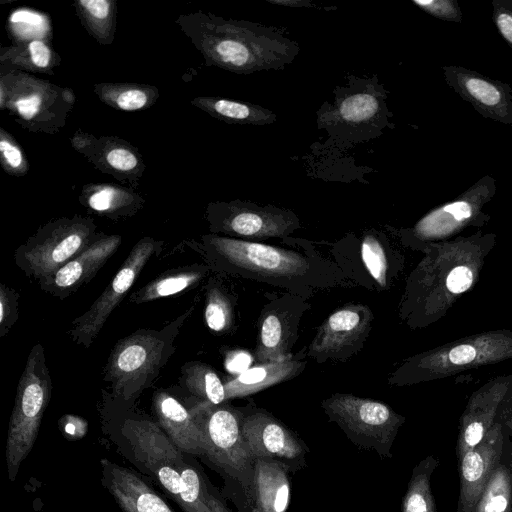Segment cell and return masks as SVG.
<instances>
[{"instance_id": "6da1fadb", "label": "cell", "mask_w": 512, "mask_h": 512, "mask_svg": "<svg viewBox=\"0 0 512 512\" xmlns=\"http://www.w3.org/2000/svg\"><path fill=\"white\" fill-rule=\"evenodd\" d=\"M495 233L477 230L468 236L421 245L424 256L406 279L398 306L400 319L413 330L435 324L480 279L496 245Z\"/></svg>"}, {"instance_id": "7a4b0ae2", "label": "cell", "mask_w": 512, "mask_h": 512, "mask_svg": "<svg viewBox=\"0 0 512 512\" xmlns=\"http://www.w3.org/2000/svg\"><path fill=\"white\" fill-rule=\"evenodd\" d=\"M300 250L216 234L198 244L212 270L276 286L309 300L317 292L355 285L343 270L318 251Z\"/></svg>"}, {"instance_id": "3957f363", "label": "cell", "mask_w": 512, "mask_h": 512, "mask_svg": "<svg viewBox=\"0 0 512 512\" xmlns=\"http://www.w3.org/2000/svg\"><path fill=\"white\" fill-rule=\"evenodd\" d=\"M176 22L207 64L236 73L279 68L298 50L280 34L255 24L226 21L202 12L181 15Z\"/></svg>"}, {"instance_id": "277c9868", "label": "cell", "mask_w": 512, "mask_h": 512, "mask_svg": "<svg viewBox=\"0 0 512 512\" xmlns=\"http://www.w3.org/2000/svg\"><path fill=\"white\" fill-rule=\"evenodd\" d=\"M509 359L512 330L482 331L407 357L389 375L388 384L401 387L441 380Z\"/></svg>"}, {"instance_id": "5b68a950", "label": "cell", "mask_w": 512, "mask_h": 512, "mask_svg": "<svg viewBox=\"0 0 512 512\" xmlns=\"http://www.w3.org/2000/svg\"><path fill=\"white\" fill-rule=\"evenodd\" d=\"M189 312L162 330H138L115 344L105 367V381L114 396L135 398L153 382L174 352L175 338Z\"/></svg>"}, {"instance_id": "8992f818", "label": "cell", "mask_w": 512, "mask_h": 512, "mask_svg": "<svg viewBox=\"0 0 512 512\" xmlns=\"http://www.w3.org/2000/svg\"><path fill=\"white\" fill-rule=\"evenodd\" d=\"M200 421L207 442L206 458L235 486L239 512H246L254 476V459L242 433V407L197 402L190 410Z\"/></svg>"}, {"instance_id": "52a82bcc", "label": "cell", "mask_w": 512, "mask_h": 512, "mask_svg": "<svg viewBox=\"0 0 512 512\" xmlns=\"http://www.w3.org/2000/svg\"><path fill=\"white\" fill-rule=\"evenodd\" d=\"M51 390L44 349L37 343L31 349L19 379L9 422L6 462L10 480L15 479L21 463L33 448Z\"/></svg>"}, {"instance_id": "ba28073f", "label": "cell", "mask_w": 512, "mask_h": 512, "mask_svg": "<svg viewBox=\"0 0 512 512\" xmlns=\"http://www.w3.org/2000/svg\"><path fill=\"white\" fill-rule=\"evenodd\" d=\"M101 235L92 218L62 217L40 227L16 249L14 260L26 276L41 283Z\"/></svg>"}, {"instance_id": "9c48e42d", "label": "cell", "mask_w": 512, "mask_h": 512, "mask_svg": "<svg viewBox=\"0 0 512 512\" xmlns=\"http://www.w3.org/2000/svg\"><path fill=\"white\" fill-rule=\"evenodd\" d=\"M74 104L73 92L19 70L2 72L0 107L24 129L54 133L65 124Z\"/></svg>"}, {"instance_id": "30bf717a", "label": "cell", "mask_w": 512, "mask_h": 512, "mask_svg": "<svg viewBox=\"0 0 512 512\" xmlns=\"http://www.w3.org/2000/svg\"><path fill=\"white\" fill-rule=\"evenodd\" d=\"M330 421L336 423L357 447L392 457V446L405 417L389 405L350 393H334L321 401Z\"/></svg>"}, {"instance_id": "8fae6325", "label": "cell", "mask_w": 512, "mask_h": 512, "mask_svg": "<svg viewBox=\"0 0 512 512\" xmlns=\"http://www.w3.org/2000/svg\"><path fill=\"white\" fill-rule=\"evenodd\" d=\"M496 180L485 175L454 200L437 206L411 228L402 229L401 243L416 251L421 245L454 239L470 227H482L490 220L484 206L496 194Z\"/></svg>"}, {"instance_id": "7c38bea8", "label": "cell", "mask_w": 512, "mask_h": 512, "mask_svg": "<svg viewBox=\"0 0 512 512\" xmlns=\"http://www.w3.org/2000/svg\"><path fill=\"white\" fill-rule=\"evenodd\" d=\"M206 217L211 234L255 242L284 239L300 227L292 211L241 201L210 203Z\"/></svg>"}, {"instance_id": "4fadbf2b", "label": "cell", "mask_w": 512, "mask_h": 512, "mask_svg": "<svg viewBox=\"0 0 512 512\" xmlns=\"http://www.w3.org/2000/svg\"><path fill=\"white\" fill-rule=\"evenodd\" d=\"M358 252L344 244H334L331 255L343 272L358 263L348 274L355 284L378 292L389 290L404 269L405 258L388 238L376 230L366 231L358 240Z\"/></svg>"}, {"instance_id": "5bb4252c", "label": "cell", "mask_w": 512, "mask_h": 512, "mask_svg": "<svg viewBox=\"0 0 512 512\" xmlns=\"http://www.w3.org/2000/svg\"><path fill=\"white\" fill-rule=\"evenodd\" d=\"M242 411V433L254 460L281 463L291 474L307 466V445L285 423L251 402Z\"/></svg>"}, {"instance_id": "9a60e30c", "label": "cell", "mask_w": 512, "mask_h": 512, "mask_svg": "<svg viewBox=\"0 0 512 512\" xmlns=\"http://www.w3.org/2000/svg\"><path fill=\"white\" fill-rule=\"evenodd\" d=\"M163 242L151 237L139 240L131 249L109 285L89 309L72 321L69 334L73 341L89 348L107 319L128 293L147 262L161 251Z\"/></svg>"}, {"instance_id": "2e32d148", "label": "cell", "mask_w": 512, "mask_h": 512, "mask_svg": "<svg viewBox=\"0 0 512 512\" xmlns=\"http://www.w3.org/2000/svg\"><path fill=\"white\" fill-rule=\"evenodd\" d=\"M374 318L372 309L362 303L336 309L317 328L306 356L318 364L346 362L364 348Z\"/></svg>"}, {"instance_id": "e0dca14e", "label": "cell", "mask_w": 512, "mask_h": 512, "mask_svg": "<svg viewBox=\"0 0 512 512\" xmlns=\"http://www.w3.org/2000/svg\"><path fill=\"white\" fill-rule=\"evenodd\" d=\"M311 307L307 299L285 292L267 302L258 317L254 350L257 363L277 362L292 356L304 313Z\"/></svg>"}, {"instance_id": "ac0fdd59", "label": "cell", "mask_w": 512, "mask_h": 512, "mask_svg": "<svg viewBox=\"0 0 512 512\" xmlns=\"http://www.w3.org/2000/svg\"><path fill=\"white\" fill-rule=\"evenodd\" d=\"M135 455L176 500L181 489L180 471L186 459L160 426L149 420L128 419L123 426Z\"/></svg>"}, {"instance_id": "d6986e66", "label": "cell", "mask_w": 512, "mask_h": 512, "mask_svg": "<svg viewBox=\"0 0 512 512\" xmlns=\"http://www.w3.org/2000/svg\"><path fill=\"white\" fill-rule=\"evenodd\" d=\"M447 85L486 119L512 124V87L463 66L442 67Z\"/></svg>"}, {"instance_id": "ffe728a7", "label": "cell", "mask_w": 512, "mask_h": 512, "mask_svg": "<svg viewBox=\"0 0 512 512\" xmlns=\"http://www.w3.org/2000/svg\"><path fill=\"white\" fill-rule=\"evenodd\" d=\"M509 437L495 422L482 441L459 460L460 492L456 512H472L493 471L504 460Z\"/></svg>"}, {"instance_id": "44dd1931", "label": "cell", "mask_w": 512, "mask_h": 512, "mask_svg": "<svg viewBox=\"0 0 512 512\" xmlns=\"http://www.w3.org/2000/svg\"><path fill=\"white\" fill-rule=\"evenodd\" d=\"M512 387V373L489 379L469 397L459 419L456 441L458 461L470 449L482 441L493 426L498 409Z\"/></svg>"}, {"instance_id": "7402d4cb", "label": "cell", "mask_w": 512, "mask_h": 512, "mask_svg": "<svg viewBox=\"0 0 512 512\" xmlns=\"http://www.w3.org/2000/svg\"><path fill=\"white\" fill-rule=\"evenodd\" d=\"M74 148L102 172L135 183L145 169L142 158L130 143L110 136L95 138L77 132L72 138ZM134 185V184H133Z\"/></svg>"}, {"instance_id": "603a6c76", "label": "cell", "mask_w": 512, "mask_h": 512, "mask_svg": "<svg viewBox=\"0 0 512 512\" xmlns=\"http://www.w3.org/2000/svg\"><path fill=\"white\" fill-rule=\"evenodd\" d=\"M120 235H101L90 246L62 266L40 288L60 299L66 298L88 283L121 244Z\"/></svg>"}, {"instance_id": "cb8c5ba5", "label": "cell", "mask_w": 512, "mask_h": 512, "mask_svg": "<svg viewBox=\"0 0 512 512\" xmlns=\"http://www.w3.org/2000/svg\"><path fill=\"white\" fill-rule=\"evenodd\" d=\"M152 408L158 425L184 454L206 456L207 442L199 419L169 393L156 391Z\"/></svg>"}, {"instance_id": "d4e9b609", "label": "cell", "mask_w": 512, "mask_h": 512, "mask_svg": "<svg viewBox=\"0 0 512 512\" xmlns=\"http://www.w3.org/2000/svg\"><path fill=\"white\" fill-rule=\"evenodd\" d=\"M103 483L123 512H173L132 470L102 460Z\"/></svg>"}, {"instance_id": "484cf974", "label": "cell", "mask_w": 512, "mask_h": 512, "mask_svg": "<svg viewBox=\"0 0 512 512\" xmlns=\"http://www.w3.org/2000/svg\"><path fill=\"white\" fill-rule=\"evenodd\" d=\"M290 475L281 463L256 459L246 512H286L291 498Z\"/></svg>"}, {"instance_id": "4316f807", "label": "cell", "mask_w": 512, "mask_h": 512, "mask_svg": "<svg viewBox=\"0 0 512 512\" xmlns=\"http://www.w3.org/2000/svg\"><path fill=\"white\" fill-rule=\"evenodd\" d=\"M292 355L277 362L258 363L224 382L226 401L244 398L300 375L306 360Z\"/></svg>"}, {"instance_id": "83f0119b", "label": "cell", "mask_w": 512, "mask_h": 512, "mask_svg": "<svg viewBox=\"0 0 512 512\" xmlns=\"http://www.w3.org/2000/svg\"><path fill=\"white\" fill-rule=\"evenodd\" d=\"M79 199L95 213L113 219L133 215L144 204V199L133 190L112 184L86 185Z\"/></svg>"}, {"instance_id": "f1b7e54d", "label": "cell", "mask_w": 512, "mask_h": 512, "mask_svg": "<svg viewBox=\"0 0 512 512\" xmlns=\"http://www.w3.org/2000/svg\"><path fill=\"white\" fill-rule=\"evenodd\" d=\"M211 270L208 264H193L169 270L133 293L129 301L140 304L183 292L196 286Z\"/></svg>"}, {"instance_id": "f546056e", "label": "cell", "mask_w": 512, "mask_h": 512, "mask_svg": "<svg viewBox=\"0 0 512 512\" xmlns=\"http://www.w3.org/2000/svg\"><path fill=\"white\" fill-rule=\"evenodd\" d=\"M191 103L226 122L262 125L275 120L271 111L250 103L217 97H197Z\"/></svg>"}, {"instance_id": "4dcf8cb0", "label": "cell", "mask_w": 512, "mask_h": 512, "mask_svg": "<svg viewBox=\"0 0 512 512\" xmlns=\"http://www.w3.org/2000/svg\"><path fill=\"white\" fill-rule=\"evenodd\" d=\"M94 91L103 103L128 112L147 108L159 97L156 87L135 83H100Z\"/></svg>"}, {"instance_id": "1f68e13d", "label": "cell", "mask_w": 512, "mask_h": 512, "mask_svg": "<svg viewBox=\"0 0 512 512\" xmlns=\"http://www.w3.org/2000/svg\"><path fill=\"white\" fill-rule=\"evenodd\" d=\"M439 466V459L428 455L416 464L402 499L401 512H436L431 489V477Z\"/></svg>"}, {"instance_id": "d6a6232c", "label": "cell", "mask_w": 512, "mask_h": 512, "mask_svg": "<svg viewBox=\"0 0 512 512\" xmlns=\"http://www.w3.org/2000/svg\"><path fill=\"white\" fill-rule=\"evenodd\" d=\"M181 370L185 387L198 402L212 405L226 402L224 383L211 366L202 362H189Z\"/></svg>"}, {"instance_id": "836d02e7", "label": "cell", "mask_w": 512, "mask_h": 512, "mask_svg": "<svg viewBox=\"0 0 512 512\" xmlns=\"http://www.w3.org/2000/svg\"><path fill=\"white\" fill-rule=\"evenodd\" d=\"M78 17L85 29L101 44L113 41L115 32V2L111 0H77Z\"/></svg>"}, {"instance_id": "e575fe53", "label": "cell", "mask_w": 512, "mask_h": 512, "mask_svg": "<svg viewBox=\"0 0 512 512\" xmlns=\"http://www.w3.org/2000/svg\"><path fill=\"white\" fill-rule=\"evenodd\" d=\"M472 512H512V470L504 460L491 474Z\"/></svg>"}, {"instance_id": "d590c367", "label": "cell", "mask_w": 512, "mask_h": 512, "mask_svg": "<svg viewBox=\"0 0 512 512\" xmlns=\"http://www.w3.org/2000/svg\"><path fill=\"white\" fill-rule=\"evenodd\" d=\"M57 55L44 40H33L16 47L2 49L1 61L21 67L26 71L48 72L54 66Z\"/></svg>"}, {"instance_id": "8d00e7d4", "label": "cell", "mask_w": 512, "mask_h": 512, "mask_svg": "<svg viewBox=\"0 0 512 512\" xmlns=\"http://www.w3.org/2000/svg\"><path fill=\"white\" fill-rule=\"evenodd\" d=\"M180 476L181 489L175 501L182 510L214 512L211 504L218 497L209 492L200 473L186 461L180 471Z\"/></svg>"}, {"instance_id": "74e56055", "label": "cell", "mask_w": 512, "mask_h": 512, "mask_svg": "<svg viewBox=\"0 0 512 512\" xmlns=\"http://www.w3.org/2000/svg\"><path fill=\"white\" fill-rule=\"evenodd\" d=\"M204 318L209 329L227 333L235 324L234 301L217 283H209L206 292Z\"/></svg>"}, {"instance_id": "f35d334b", "label": "cell", "mask_w": 512, "mask_h": 512, "mask_svg": "<svg viewBox=\"0 0 512 512\" xmlns=\"http://www.w3.org/2000/svg\"><path fill=\"white\" fill-rule=\"evenodd\" d=\"M378 98L368 92L353 93L337 104V116L348 125H360L370 122L379 113Z\"/></svg>"}, {"instance_id": "ab89813d", "label": "cell", "mask_w": 512, "mask_h": 512, "mask_svg": "<svg viewBox=\"0 0 512 512\" xmlns=\"http://www.w3.org/2000/svg\"><path fill=\"white\" fill-rule=\"evenodd\" d=\"M9 30L19 44L33 40H43L49 32L47 17L33 10L19 9L14 11L9 18Z\"/></svg>"}, {"instance_id": "60d3db41", "label": "cell", "mask_w": 512, "mask_h": 512, "mask_svg": "<svg viewBox=\"0 0 512 512\" xmlns=\"http://www.w3.org/2000/svg\"><path fill=\"white\" fill-rule=\"evenodd\" d=\"M0 159L4 170L11 175L21 176L28 170L22 149L3 128L0 130Z\"/></svg>"}, {"instance_id": "b9f144b4", "label": "cell", "mask_w": 512, "mask_h": 512, "mask_svg": "<svg viewBox=\"0 0 512 512\" xmlns=\"http://www.w3.org/2000/svg\"><path fill=\"white\" fill-rule=\"evenodd\" d=\"M427 14L449 22L461 23L463 14L456 0H413Z\"/></svg>"}, {"instance_id": "7bdbcfd3", "label": "cell", "mask_w": 512, "mask_h": 512, "mask_svg": "<svg viewBox=\"0 0 512 512\" xmlns=\"http://www.w3.org/2000/svg\"><path fill=\"white\" fill-rule=\"evenodd\" d=\"M19 294L13 288L0 285V336L3 337L18 318Z\"/></svg>"}, {"instance_id": "ee69618b", "label": "cell", "mask_w": 512, "mask_h": 512, "mask_svg": "<svg viewBox=\"0 0 512 512\" xmlns=\"http://www.w3.org/2000/svg\"><path fill=\"white\" fill-rule=\"evenodd\" d=\"M492 20L502 38L512 48V0H493Z\"/></svg>"}, {"instance_id": "f6af8a7d", "label": "cell", "mask_w": 512, "mask_h": 512, "mask_svg": "<svg viewBox=\"0 0 512 512\" xmlns=\"http://www.w3.org/2000/svg\"><path fill=\"white\" fill-rule=\"evenodd\" d=\"M254 356L245 350H232L225 358V367L231 373L239 375L253 366Z\"/></svg>"}, {"instance_id": "bcb514c9", "label": "cell", "mask_w": 512, "mask_h": 512, "mask_svg": "<svg viewBox=\"0 0 512 512\" xmlns=\"http://www.w3.org/2000/svg\"><path fill=\"white\" fill-rule=\"evenodd\" d=\"M495 422L501 424L508 437L512 435V387L506 393L498 409Z\"/></svg>"}, {"instance_id": "7dc6e473", "label": "cell", "mask_w": 512, "mask_h": 512, "mask_svg": "<svg viewBox=\"0 0 512 512\" xmlns=\"http://www.w3.org/2000/svg\"><path fill=\"white\" fill-rule=\"evenodd\" d=\"M269 2L273 4L283 5V6H305L309 5V3L305 1H298V0H269Z\"/></svg>"}, {"instance_id": "c3c4849f", "label": "cell", "mask_w": 512, "mask_h": 512, "mask_svg": "<svg viewBox=\"0 0 512 512\" xmlns=\"http://www.w3.org/2000/svg\"><path fill=\"white\" fill-rule=\"evenodd\" d=\"M507 464H508V466H509V467L511 468V470H512V460H511L509 463H507Z\"/></svg>"}, {"instance_id": "681fc988", "label": "cell", "mask_w": 512, "mask_h": 512, "mask_svg": "<svg viewBox=\"0 0 512 512\" xmlns=\"http://www.w3.org/2000/svg\"><path fill=\"white\" fill-rule=\"evenodd\" d=\"M184 512H194V511H190V510H183ZM226 512H231L230 510L226 511Z\"/></svg>"}]
</instances>
